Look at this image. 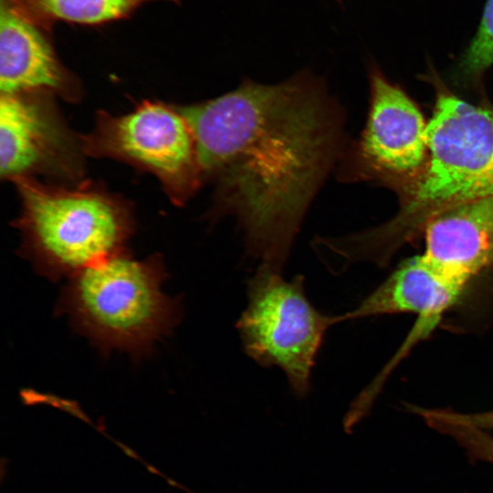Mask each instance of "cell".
Listing matches in <instances>:
<instances>
[{
    "label": "cell",
    "instance_id": "277c9868",
    "mask_svg": "<svg viewBox=\"0 0 493 493\" xmlns=\"http://www.w3.org/2000/svg\"><path fill=\"white\" fill-rule=\"evenodd\" d=\"M20 252L38 274L57 281L121 253L134 229L130 205L100 186L16 182Z\"/></svg>",
    "mask_w": 493,
    "mask_h": 493
},
{
    "label": "cell",
    "instance_id": "9a60e30c",
    "mask_svg": "<svg viewBox=\"0 0 493 493\" xmlns=\"http://www.w3.org/2000/svg\"><path fill=\"white\" fill-rule=\"evenodd\" d=\"M434 416L446 422L464 425L488 432L493 430V410L481 413H459L447 409H435Z\"/></svg>",
    "mask_w": 493,
    "mask_h": 493
},
{
    "label": "cell",
    "instance_id": "8fae6325",
    "mask_svg": "<svg viewBox=\"0 0 493 493\" xmlns=\"http://www.w3.org/2000/svg\"><path fill=\"white\" fill-rule=\"evenodd\" d=\"M423 236V254L469 283L493 268V197L442 210L427 221Z\"/></svg>",
    "mask_w": 493,
    "mask_h": 493
},
{
    "label": "cell",
    "instance_id": "6da1fadb",
    "mask_svg": "<svg viewBox=\"0 0 493 493\" xmlns=\"http://www.w3.org/2000/svg\"><path fill=\"white\" fill-rule=\"evenodd\" d=\"M194 133L207 217H236L246 253L281 272L315 194L346 147L344 113L304 69L278 84L246 79L234 90L177 106Z\"/></svg>",
    "mask_w": 493,
    "mask_h": 493
},
{
    "label": "cell",
    "instance_id": "9c48e42d",
    "mask_svg": "<svg viewBox=\"0 0 493 493\" xmlns=\"http://www.w3.org/2000/svg\"><path fill=\"white\" fill-rule=\"evenodd\" d=\"M467 285L424 254L417 255L401 262L356 308L335 316L336 324L383 314L416 315L402 348L383 368L389 374L414 344L429 336L446 311L459 301Z\"/></svg>",
    "mask_w": 493,
    "mask_h": 493
},
{
    "label": "cell",
    "instance_id": "3957f363",
    "mask_svg": "<svg viewBox=\"0 0 493 493\" xmlns=\"http://www.w3.org/2000/svg\"><path fill=\"white\" fill-rule=\"evenodd\" d=\"M167 277L159 254L136 259L124 250L68 278L57 310L103 354L138 359L180 320V304L162 290Z\"/></svg>",
    "mask_w": 493,
    "mask_h": 493
},
{
    "label": "cell",
    "instance_id": "52a82bcc",
    "mask_svg": "<svg viewBox=\"0 0 493 493\" xmlns=\"http://www.w3.org/2000/svg\"><path fill=\"white\" fill-rule=\"evenodd\" d=\"M370 107L360 137L346 146L338 180H376L393 185L412 179L428 152L427 122L417 105L374 66L370 68Z\"/></svg>",
    "mask_w": 493,
    "mask_h": 493
},
{
    "label": "cell",
    "instance_id": "5b68a950",
    "mask_svg": "<svg viewBox=\"0 0 493 493\" xmlns=\"http://www.w3.org/2000/svg\"><path fill=\"white\" fill-rule=\"evenodd\" d=\"M334 324L335 316L321 313L307 298L302 275L288 281L260 264L247 282V305L236 327L246 353L263 367L281 369L303 398L324 335Z\"/></svg>",
    "mask_w": 493,
    "mask_h": 493
},
{
    "label": "cell",
    "instance_id": "8992f818",
    "mask_svg": "<svg viewBox=\"0 0 493 493\" xmlns=\"http://www.w3.org/2000/svg\"><path fill=\"white\" fill-rule=\"evenodd\" d=\"M81 140L87 155L122 161L153 174L177 205L204 183L194 133L177 106L145 100L127 114L101 111Z\"/></svg>",
    "mask_w": 493,
    "mask_h": 493
},
{
    "label": "cell",
    "instance_id": "5bb4252c",
    "mask_svg": "<svg viewBox=\"0 0 493 493\" xmlns=\"http://www.w3.org/2000/svg\"><path fill=\"white\" fill-rule=\"evenodd\" d=\"M446 435L454 438L476 460L493 465V436L488 432L463 425H452Z\"/></svg>",
    "mask_w": 493,
    "mask_h": 493
},
{
    "label": "cell",
    "instance_id": "7c38bea8",
    "mask_svg": "<svg viewBox=\"0 0 493 493\" xmlns=\"http://www.w3.org/2000/svg\"><path fill=\"white\" fill-rule=\"evenodd\" d=\"M19 15L51 31L58 21L87 26L130 17L142 5L159 0H2ZM181 4L182 0H164Z\"/></svg>",
    "mask_w": 493,
    "mask_h": 493
},
{
    "label": "cell",
    "instance_id": "4fadbf2b",
    "mask_svg": "<svg viewBox=\"0 0 493 493\" xmlns=\"http://www.w3.org/2000/svg\"><path fill=\"white\" fill-rule=\"evenodd\" d=\"M493 65V0H488L477 31L457 67L461 77L476 79Z\"/></svg>",
    "mask_w": 493,
    "mask_h": 493
},
{
    "label": "cell",
    "instance_id": "2e32d148",
    "mask_svg": "<svg viewBox=\"0 0 493 493\" xmlns=\"http://www.w3.org/2000/svg\"><path fill=\"white\" fill-rule=\"evenodd\" d=\"M337 1L340 2V3L341 2V0H337Z\"/></svg>",
    "mask_w": 493,
    "mask_h": 493
},
{
    "label": "cell",
    "instance_id": "30bf717a",
    "mask_svg": "<svg viewBox=\"0 0 493 493\" xmlns=\"http://www.w3.org/2000/svg\"><path fill=\"white\" fill-rule=\"evenodd\" d=\"M1 93L46 92L76 100V78L58 59L51 31L27 20L0 0Z\"/></svg>",
    "mask_w": 493,
    "mask_h": 493
},
{
    "label": "cell",
    "instance_id": "ba28073f",
    "mask_svg": "<svg viewBox=\"0 0 493 493\" xmlns=\"http://www.w3.org/2000/svg\"><path fill=\"white\" fill-rule=\"evenodd\" d=\"M46 92L0 98V173L16 182L37 174L77 181L83 173L81 136L67 127Z\"/></svg>",
    "mask_w": 493,
    "mask_h": 493
},
{
    "label": "cell",
    "instance_id": "7a4b0ae2",
    "mask_svg": "<svg viewBox=\"0 0 493 493\" xmlns=\"http://www.w3.org/2000/svg\"><path fill=\"white\" fill-rule=\"evenodd\" d=\"M435 84L426 162L400 187V208L392 219L351 236V249L361 262L385 267L402 246L423 235L435 215L493 197V110L461 100L437 79Z\"/></svg>",
    "mask_w": 493,
    "mask_h": 493
}]
</instances>
